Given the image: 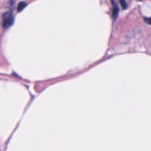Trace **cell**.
Masks as SVG:
<instances>
[{
	"instance_id": "1",
	"label": "cell",
	"mask_w": 151,
	"mask_h": 151,
	"mask_svg": "<svg viewBox=\"0 0 151 151\" xmlns=\"http://www.w3.org/2000/svg\"><path fill=\"white\" fill-rule=\"evenodd\" d=\"M2 28L7 29L14 22V16L12 12H7L2 16Z\"/></svg>"
},
{
	"instance_id": "2",
	"label": "cell",
	"mask_w": 151,
	"mask_h": 151,
	"mask_svg": "<svg viewBox=\"0 0 151 151\" xmlns=\"http://www.w3.org/2000/svg\"><path fill=\"white\" fill-rule=\"evenodd\" d=\"M111 3L112 4H113V13H112V15H113L114 20L115 21L116 19V18H117L118 14H119V7L117 6V4L115 3L114 0H111Z\"/></svg>"
},
{
	"instance_id": "3",
	"label": "cell",
	"mask_w": 151,
	"mask_h": 151,
	"mask_svg": "<svg viewBox=\"0 0 151 151\" xmlns=\"http://www.w3.org/2000/svg\"><path fill=\"white\" fill-rule=\"evenodd\" d=\"M27 6V3L24 2V1H22V2H20L19 4V5H18V11L19 12H21L22 10H23L24 9V7Z\"/></svg>"
},
{
	"instance_id": "4",
	"label": "cell",
	"mask_w": 151,
	"mask_h": 151,
	"mask_svg": "<svg viewBox=\"0 0 151 151\" xmlns=\"http://www.w3.org/2000/svg\"><path fill=\"white\" fill-rule=\"evenodd\" d=\"M119 1H120L121 4H122V8H123V9H126L127 3H126V1H125V0H119Z\"/></svg>"
},
{
	"instance_id": "5",
	"label": "cell",
	"mask_w": 151,
	"mask_h": 151,
	"mask_svg": "<svg viewBox=\"0 0 151 151\" xmlns=\"http://www.w3.org/2000/svg\"><path fill=\"white\" fill-rule=\"evenodd\" d=\"M145 21H146V22H147V23L149 24V25L150 24V19H147V18H145Z\"/></svg>"
}]
</instances>
